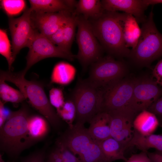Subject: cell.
<instances>
[{
    "label": "cell",
    "mask_w": 162,
    "mask_h": 162,
    "mask_svg": "<svg viewBox=\"0 0 162 162\" xmlns=\"http://www.w3.org/2000/svg\"><path fill=\"white\" fill-rule=\"evenodd\" d=\"M76 74V69L73 65L64 62H59L52 70L51 83L63 86L68 85L74 80Z\"/></svg>",
    "instance_id": "23"
},
{
    "label": "cell",
    "mask_w": 162,
    "mask_h": 162,
    "mask_svg": "<svg viewBox=\"0 0 162 162\" xmlns=\"http://www.w3.org/2000/svg\"><path fill=\"white\" fill-rule=\"evenodd\" d=\"M89 123L88 131L94 139L101 141L111 137L110 118L108 112L101 111L98 113Z\"/></svg>",
    "instance_id": "18"
},
{
    "label": "cell",
    "mask_w": 162,
    "mask_h": 162,
    "mask_svg": "<svg viewBox=\"0 0 162 162\" xmlns=\"http://www.w3.org/2000/svg\"><path fill=\"white\" fill-rule=\"evenodd\" d=\"M101 1L104 11H123L133 15L138 23H142L147 18L145 11L148 6L144 0H103Z\"/></svg>",
    "instance_id": "15"
},
{
    "label": "cell",
    "mask_w": 162,
    "mask_h": 162,
    "mask_svg": "<svg viewBox=\"0 0 162 162\" xmlns=\"http://www.w3.org/2000/svg\"><path fill=\"white\" fill-rule=\"evenodd\" d=\"M158 124L156 115L148 110L140 112L134 118L133 122L134 130L143 135L152 134Z\"/></svg>",
    "instance_id": "21"
},
{
    "label": "cell",
    "mask_w": 162,
    "mask_h": 162,
    "mask_svg": "<svg viewBox=\"0 0 162 162\" xmlns=\"http://www.w3.org/2000/svg\"><path fill=\"white\" fill-rule=\"evenodd\" d=\"M125 162H152L147 152H142L131 155Z\"/></svg>",
    "instance_id": "35"
},
{
    "label": "cell",
    "mask_w": 162,
    "mask_h": 162,
    "mask_svg": "<svg viewBox=\"0 0 162 162\" xmlns=\"http://www.w3.org/2000/svg\"><path fill=\"white\" fill-rule=\"evenodd\" d=\"M120 18L125 45L128 48L133 49L136 46L141 35V28L132 15L120 13Z\"/></svg>",
    "instance_id": "16"
},
{
    "label": "cell",
    "mask_w": 162,
    "mask_h": 162,
    "mask_svg": "<svg viewBox=\"0 0 162 162\" xmlns=\"http://www.w3.org/2000/svg\"><path fill=\"white\" fill-rule=\"evenodd\" d=\"M32 11L36 13L73 11L77 2L73 0H29Z\"/></svg>",
    "instance_id": "17"
},
{
    "label": "cell",
    "mask_w": 162,
    "mask_h": 162,
    "mask_svg": "<svg viewBox=\"0 0 162 162\" xmlns=\"http://www.w3.org/2000/svg\"><path fill=\"white\" fill-rule=\"evenodd\" d=\"M5 81L0 79V100L4 104L10 102L17 104L26 100L24 94L20 90L11 87Z\"/></svg>",
    "instance_id": "25"
},
{
    "label": "cell",
    "mask_w": 162,
    "mask_h": 162,
    "mask_svg": "<svg viewBox=\"0 0 162 162\" xmlns=\"http://www.w3.org/2000/svg\"><path fill=\"white\" fill-rule=\"evenodd\" d=\"M153 16L152 9L142 23L141 35L136 46L130 50L128 57L138 66L148 67L162 56V34L156 27Z\"/></svg>",
    "instance_id": "4"
},
{
    "label": "cell",
    "mask_w": 162,
    "mask_h": 162,
    "mask_svg": "<svg viewBox=\"0 0 162 162\" xmlns=\"http://www.w3.org/2000/svg\"><path fill=\"white\" fill-rule=\"evenodd\" d=\"M30 116L27 107L23 105L11 112L0 129V149L12 159H17L22 151L33 145L28 134Z\"/></svg>",
    "instance_id": "1"
},
{
    "label": "cell",
    "mask_w": 162,
    "mask_h": 162,
    "mask_svg": "<svg viewBox=\"0 0 162 162\" xmlns=\"http://www.w3.org/2000/svg\"><path fill=\"white\" fill-rule=\"evenodd\" d=\"M1 8L9 17L17 15L25 8L26 2L21 0H0Z\"/></svg>",
    "instance_id": "29"
},
{
    "label": "cell",
    "mask_w": 162,
    "mask_h": 162,
    "mask_svg": "<svg viewBox=\"0 0 162 162\" xmlns=\"http://www.w3.org/2000/svg\"><path fill=\"white\" fill-rule=\"evenodd\" d=\"M57 145L64 161L67 162H81L79 158L61 143L57 141Z\"/></svg>",
    "instance_id": "33"
},
{
    "label": "cell",
    "mask_w": 162,
    "mask_h": 162,
    "mask_svg": "<svg viewBox=\"0 0 162 162\" xmlns=\"http://www.w3.org/2000/svg\"><path fill=\"white\" fill-rule=\"evenodd\" d=\"M127 70L126 64L108 55L91 65L89 77L90 83L99 88H105L123 79Z\"/></svg>",
    "instance_id": "8"
},
{
    "label": "cell",
    "mask_w": 162,
    "mask_h": 162,
    "mask_svg": "<svg viewBox=\"0 0 162 162\" xmlns=\"http://www.w3.org/2000/svg\"><path fill=\"white\" fill-rule=\"evenodd\" d=\"M65 10L56 13H36L32 11L33 28L48 38L56 32L73 14Z\"/></svg>",
    "instance_id": "14"
},
{
    "label": "cell",
    "mask_w": 162,
    "mask_h": 162,
    "mask_svg": "<svg viewBox=\"0 0 162 162\" xmlns=\"http://www.w3.org/2000/svg\"><path fill=\"white\" fill-rule=\"evenodd\" d=\"M0 162H14V161H8L5 162L2 158V155L1 153L0 154Z\"/></svg>",
    "instance_id": "40"
},
{
    "label": "cell",
    "mask_w": 162,
    "mask_h": 162,
    "mask_svg": "<svg viewBox=\"0 0 162 162\" xmlns=\"http://www.w3.org/2000/svg\"><path fill=\"white\" fill-rule=\"evenodd\" d=\"M147 153L152 162H162V155L156 152H147Z\"/></svg>",
    "instance_id": "38"
},
{
    "label": "cell",
    "mask_w": 162,
    "mask_h": 162,
    "mask_svg": "<svg viewBox=\"0 0 162 162\" xmlns=\"http://www.w3.org/2000/svg\"><path fill=\"white\" fill-rule=\"evenodd\" d=\"M104 93L103 89L97 88L87 80L79 81L71 98L76 107V122H89L102 111Z\"/></svg>",
    "instance_id": "6"
},
{
    "label": "cell",
    "mask_w": 162,
    "mask_h": 162,
    "mask_svg": "<svg viewBox=\"0 0 162 162\" xmlns=\"http://www.w3.org/2000/svg\"><path fill=\"white\" fill-rule=\"evenodd\" d=\"M133 80L130 107L137 113L148 110L162 95V89L152 79L143 77Z\"/></svg>",
    "instance_id": "11"
},
{
    "label": "cell",
    "mask_w": 162,
    "mask_h": 162,
    "mask_svg": "<svg viewBox=\"0 0 162 162\" xmlns=\"http://www.w3.org/2000/svg\"><path fill=\"white\" fill-rule=\"evenodd\" d=\"M4 104L0 100V129L2 128L11 112L5 107Z\"/></svg>",
    "instance_id": "37"
},
{
    "label": "cell",
    "mask_w": 162,
    "mask_h": 162,
    "mask_svg": "<svg viewBox=\"0 0 162 162\" xmlns=\"http://www.w3.org/2000/svg\"><path fill=\"white\" fill-rule=\"evenodd\" d=\"M135 146L142 152H147L151 148L162 152V135L153 134L143 135L135 130L132 139L128 145V148Z\"/></svg>",
    "instance_id": "19"
},
{
    "label": "cell",
    "mask_w": 162,
    "mask_h": 162,
    "mask_svg": "<svg viewBox=\"0 0 162 162\" xmlns=\"http://www.w3.org/2000/svg\"><path fill=\"white\" fill-rule=\"evenodd\" d=\"M156 152L159 154L162 155V152H159L157 151Z\"/></svg>",
    "instance_id": "41"
},
{
    "label": "cell",
    "mask_w": 162,
    "mask_h": 162,
    "mask_svg": "<svg viewBox=\"0 0 162 162\" xmlns=\"http://www.w3.org/2000/svg\"><path fill=\"white\" fill-rule=\"evenodd\" d=\"M76 35L78 51L76 55L84 69L102 57L104 50L96 37L90 21L78 16Z\"/></svg>",
    "instance_id": "7"
},
{
    "label": "cell",
    "mask_w": 162,
    "mask_h": 162,
    "mask_svg": "<svg viewBox=\"0 0 162 162\" xmlns=\"http://www.w3.org/2000/svg\"><path fill=\"white\" fill-rule=\"evenodd\" d=\"M144 1L148 7L151 5L162 4V0H144Z\"/></svg>",
    "instance_id": "39"
},
{
    "label": "cell",
    "mask_w": 162,
    "mask_h": 162,
    "mask_svg": "<svg viewBox=\"0 0 162 162\" xmlns=\"http://www.w3.org/2000/svg\"><path fill=\"white\" fill-rule=\"evenodd\" d=\"M32 10L26 9L19 17H9V27L12 39V49L13 59L20 50L28 47L35 30L33 28L31 21Z\"/></svg>",
    "instance_id": "12"
},
{
    "label": "cell",
    "mask_w": 162,
    "mask_h": 162,
    "mask_svg": "<svg viewBox=\"0 0 162 162\" xmlns=\"http://www.w3.org/2000/svg\"><path fill=\"white\" fill-rule=\"evenodd\" d=\"M49 98L50 104L56 110L61 108L65 101L62 90L59 88H53L50 90Z\"/></svg>",
    "instance_id": "30"
},
{
    "label": "cell",
    "mask_w": 162,
    "mask_h": 162,
    "mask_svg": "<svg viewBox=\"0 0 162 162\" xmlns=\"http://www.w3.org/2000/svg\"><path fill=\"white\" fill-rule=\"evenodd\" d=\"M110 118L111 137L127 148L134 136L135 130L133 122L136 113L130 109L107 112Z\"/></svg>",
    "instance_id": "13"
},
{
    "label": "cell",
    "mask_w": 162,
    "mask_h": 162,
    "mask_svg": "<svg viewBox=\"0 0 162 162\" xmlns=\"http://www.w3.org/2000/svg\"><path fill=\"white\" fill-rule=\"evenodd\" d=\"M75 13L81 15L86 19L95 20L103 14L101 1L99 0H80L76 6Z\"/></svg>",
    "instance_id": "24"
},
{
    "label": "cell",
    "mask_w": 162,
    "mask_h": 162,
    "mask_svg": "<svg viewBox=\"0 0 162 162\" xmlns=\"http://www.w3.org/2000/svg\"><path fill=\"white\" fill-rule=\"evenodd\" d=\"M44 148L36 151L21 159L20 162H46L45 150Z\"/></svg>",
    "instance_id": "32"
},
{
    "label": "cell",
    "mask_w": 162,
    "mask_h": 162,
    "mask_svg": "<svg viewBox=\"0 0 162 162\" xmlns=\"http://www.w3.org/2000/svg\"><path fill=\"white\" fill-rule=\"evenodd\" d=\"M57 141L78 155L81 162H108L99 142L91 137L84 124L76 122Z\"/></svg>",
    "instance_id": "5"
},
{
    "label": "cell",
    "mask_w": 162,
    "mask_h": 162,
    "mask_svg": "<svg viewBox=\"0 0 162 162\" xmlns=\"http://www.w3.org/2000/svg\"><path fill=\"white\" fill-rule=\"evenodd\" d=\"M133 86V79H122L103 88L102 111L107 112L116 110L131 109L130 104Z\"/></svg>",
    "instance_id": "10"
},
{
    "label": "cell",
    "mask_w": 162,
    "mask_h": 162,
    "mask_svg": "<svg viewBox=\"0 0 162 162\" xmlns=\"http://www.w3.org/2000/svg\"><path fill=\"white\" fill-rule=\"evenodd\" d=\"M99 142L103 153L108 162L120 160L125 161L127 160L128 158L124 156V152L127 148L118 141L111 137Z\"/></svg>",
    "instance_id": "22"
},
{
    "label": "cell",
    "mask_w": 162,
    "mask_h": 162,
    "mask_svg": "<svg viewBox=\"0 0 162 162\" xmlns=\"http://www.w3.org/2000/svg\"><path fill=\"white\" fill-rule=\"evenodd\" d=\"M154 80L162 89V59L156 64L152 71Z\"/></svg>",
    "instance_id": "34"
},
{
    "label": "cell",
    "mask_w": 162,
    "mask_h": 162,
    "mask_svg": "<svg viewBox=\"0 0 162 162\" xmlns=\"http://www.w3.org/2000/svg\"><path fill=\"white\" fill-rule=\"evenodd\" d=\"M0 74V79L15 84L31 106L54 128L59 127L60 118L50 104L42 83L34 80H27L22 71L15 73L1 70Z\"/></svg>",
    "instance_id": "2"
},
{
    "label": "cell",
    "mask_w": 162,
    "mask_h": 162,
    "mask_svg": "<svg viewBox=\"0 0 162 162\" xmlns=\"http://www.w3.org/2000/svg\"><path fill=\"white\" fill-rule=\"evenodd\" d=\"M28 47L26 66L22 71L25 75L33 65L46 58L58 57L72 61L76 58V55L56 46L36 30Z\"/></svg>",
    "instance_id": "9"
},
{
    "label": "cell",
    "mask_w": 162,
    "mask_h": 162,
    "mask_svg": "<svg viewBox=\"0 0 162 162\" xmlns=\"http://www.w3.org/2000/svg\"><path fill=\"white\" fill-rule=\"evenodd\" d=\"M148 110L156 115L162 116V95L149 107Z\"/></svg>",
    "instance_id": "36"
},
{
    "label": "cell",
    "mask_w": 162,
    "mask_h": 162,
    "mask_svg": "<svg viewBox=\"0 0 162 162\" xmlns=\"http://www.w3.org/2000/svg\"><path fill=\"white\" fill-rule=\"evenodd\" d=\"M78 16L73 14L63 25V34L66 47L68 50H70L75 35V29L77 24Z\"/></svg>",
    "instance_id": "26"
},
{
    "label": "cell",
    "mask_w": 162,
    "mask_h": 162,
    "mask_svg": "<svg viewBox=\"0 0 162 162\" xmlns=\"http://www.w3.org/2000/svg\"><path fill=\"white\" fill-rule=\"evenodd\" d=\"M49 122L44 118L38 115L30 116L28 124L29 138L33 144L44 139L49 132Z\"/></svg>",
    "instance_id": "20"
},
{
    "label": "cell",
    "mask_w": 162,
    "mask_h": 162,
    "mask_svg": "<svg viewBox=\"0 0 162 162\" xmlns=\"http://www.w3.org/2000/svg\"><path fill=\"white\" fill-rule=\"evenodd\" d=\"M63 25L56 32L47 38L56 46L69 53H72L68 50L66 47L63 34Z\"/></svg>",
    "instance_id": "31"
},
{
    "label": "cell",
    "mask_w": 162,
    "mask_h": 162,
    "mask_svg": "<svg viewBox=\"0 0 162 162\" xmlns=\"http://www.w3.org/2000/svg\"><path fill=\"white\" fill-rule=\"evenodd\" d=\"M56 112L59 118L68 124L69 128L73 126V123L76 118V111L75 104L72 99L65 101L63 106L57 110Z\"/></svg>",
    "instance_id": "27"
},
{
    "label": "cell",
    "mask_w": 162,
    "mask_h": 162,
    "mask_svg": "<svg viewBox=\"0 0 162 162\" xmlns=\"http://www.w3.org/2000/svg\"><path fill=\"white\" fill-rule=\"evenodd\" d=\"M11 45L6 30L0 29V53L6 59L9 70L11 71L12 65L14 61L11 51Z\"/></svg>",
    "instance_id": "28"
},
{
    "label": "cell",
    "mask_w": 162,
    "mask_h": 162,
    "mask_svg": "<svg viewBox=\"0 0 162 162\" xmlns=\"http://www.w3.org/2000/svg\"><path fill=\"white\" fill-rule=\"evenodd\" d=\"M91 23L94 33L102 46L112 57L128 58L130 50L124 43L120 23V13L104 11Z\"/></svg>",
    "instance_id": "3"
}]
</instances>
